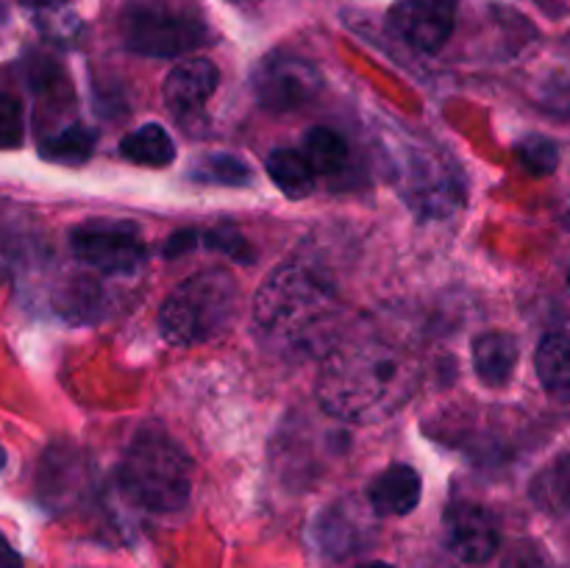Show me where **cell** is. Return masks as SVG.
<instances>
[{"label":"cell","instance_id":"3","mask_svg":"<svg viewBox=\"0 0 570 568\" xmlns=\"http://www.w3.org/2000/svg\"><path fill=\"white\" fill-rule=\"evenodd\" d=\"M117 482L131 505L154 512H176L189 501L193 460L165 429L145 427L126 449Z\"/></svg>","mask_w":570,"mask_h":568},{"label":"cell","instance_id":"1","mask_svg":"<svg viewBox=\"0 0 570 568\" xmlns=\"http://www.w3.org/2000/svg\"><path fill=\"white\" fill-rule=\"evenodd\" d=\"M421 382L417 360L384 337H356L332 345L317 376V401L334 418L373 423L393 415Z\"/></svg>","mask_w":570,"mask_h":568},{"label":"cell","instance_id":"20","mask_svg":"<svg viewBox=\"0 0 570 568\" xmlns=\"http://www.w3.org/2000/svg\"><path fill=\"white\" fill-rule=\"evenodd\" d=\"M304 156L315 176H337L348 165V143L332 128H309L304 137Z\"/></svg>","mask_w":570,"mask_h":568},{"label":"cell","instance_id":"31","mask_svg":"<svg viewBox=\"0 0 570 568\" xmlns=\"http://www.w3.org/2000/svg\"><path fill=\"white\" fill-rule=\"evenodd\" d=\"M568 284H570V276H568Z\"/></svg>","mask_w":570,"mask_h":568},{"label":"cell","instance_id":"9","mask_svg":"<svg viewBox=\"0 0 570 568\" xmlns=\"http://www.w3.org/2000/svg\"><path fill=\"white\" fill-rule=\"evenodd\" d=\"M445 546L454 557L471 566H482L499 551V521L488 507L476 501H456L445 510Z\"/></svg>","mask_w":570,"mask_h":568},{"label":"cell","instance_id":"6","mask_svg":"<svg viewBox=\"0 0 570 568\" xmlns=\"http://www.w3.org/2000/svg\"><path fill=\"white\" fill-rule=\"evenodd\" d=\"M122 39L139 56L176 59L209 42L198 11L170 0H131L122 11Z\"/></svg>","mask_w":570,"mask_h":568},{"label":"cell","instance_id":"16","mask_svg":"<svg viewBox=\"0 0 570 568\" xmlns=\"http://www.w3.org/2000/svg\"><path fill=\"white\" fill-rule=\"evenodd\" d=\"M122 159L142 167H167L176 159V145L159 123H145L120 139Z\"/></svg>","mask_w":570,"mask_h":568},{"label":"cell","instance_id":"30","mask_svg":"<svg viewBox=\"0 0 570 568\" xmlns=\"http://www.w3.org/2000/svg\"><path fill=\"white\" fill-rule=\"evenodd\" d=\"M566 226L570 228V206H568V212H566Z\"/></svg>","mask_w":570,"mask_h":568},{"label":"cell","instance_id":"8","mask_svg":"<svg viewBox=\"0 0 570 568\" xmlns=\"http://www.w3.org/2000/svg\"><path fill=\"white\" fill-rule=\"evenodd\" d=\"M323 89V76L312 61L293 53H273L254 72V92L265 109L289 111L309 104Z\"/></svg>","mask_w":570,"mask_h":568},{"label":"cell","instance_id":"24","mask_svg":"<svg viewBox=\"0 0 570 568\" xmlns=\"http://www.w3.org/2000/svg\"><path fill=\"white\" fill-rule=\"evenodd\" d=\"M200 245L212 251H220V254L232 256L237 262H254V248L248 245V239L237 232L234 226L223 223V226L209 228V232H200Z\"/></svg>","mask_w":570,"mask_h":568},{"label":"cell","instance_id":"18","mask_svg":"<svg viewBox=\"0 0 570 568\" xmlns=\"http://www.w3.org/2000/svg\"><path fill=\"white\" fill-rule=\"evenodd\" d=\"M534 505L551 516H570V451L554 457L529 488Z\"/></svg>","mask_w":570,"mask_h":568},{"label":"cell","instance_id":"26","mask_svg":"<svg viewBox=\"0 0 570 568\" xmlns=\"http://www.w3.org/2000/svg\"><path fill=\"white\" fill-rule=\"evenodd\" d=\"M0 568H26L22 566V557L14 546L6 540V535L0 532Z\"/></svg>","mask_w":570,"mask_h":568},{"label":"cell","instance_id":"11","mask_svg":"<svg viewBox=\"0 0 570 568\" xmlns=\"http://www.w3.org/2000/svg\"><path fill=\"white\" fill-rule=\"evenodd\" d=\"M220 84V72L209 59H189L181 61L170 70L165 81V104L173 117L187 120L195 117L206 106V100L215 95Z\"/></svg>","mask_w":570,"mask_h":568},{"label":"cell","instance_id":"12","mask_svg":"<svg viewBox=\"0 0 570 568\" xmlns=\"http://www.w3.org/2000/svg\"><path fill=\"white\" fill-rule=\"evenodd\" d=\"M367 538V523L356 501H340L317 516L312 523V543L326 557H345L360 549Z\"/></svg>","mask_w":570,"mask_h":568},{"label":"cell","instance_id":"22","mask_svg":"<svg viewBox=\"0 0 570 568\" xmlns=\"http://www.w3.org/2000/svg\"><path fill=\"white\" fill-rule=\"evenodd\" d=\"M515 154L523 170L532 173V176H549L560 165V148H557V143L549 137H540V134L521 139L515 145Z\"/></svg>","mask_w":570,"mask_h":568},{"label":"cell","instance_id":"5","mask_svg":"<svg viewBox=\"0 0 570 568\" xmlns=\"http://www.w3.org/2000/svg\"><path fill=\"white\" fill-rule=\"evenodd\" d=\"M390 176L401 198L423 217H445L462 206L465 182L445 150L415 139H393Z\"/></svg>","mask_w":570,"mask_h":568},{"label":"cell","instance_id":"28","mask_svg":"<svg viewBox=\"0 0 570 568\" xmlns=\"http://www.w3.org/2000/svg\"><path fill=\"white\" fill-rule=\"evenodd\" d=\"M360 568H393V566H387V562H362Z\"/></svg>","mask_w":570,"mask_h":568},{"label":"cell","instance_id":"27","mask_svg":"<svg viewBox=\"0 0 570 568\" xmlns=\"http://www.w3.org/2000/svg\"><path fill=\"white\" fill-rule=\"evenodd\" d=\"M20 3L28 6V9H59L67 0H20Z\"/></svg>","mask_w":570,"mask_h":568},{"label":"cell","instance_id":"15","mask_svg":"<svg viewBox=\"0 0 570 568\" xmlns=\"http://www.w3.org/2000/svg\"><path fill=\"white\" fill-rule=\"evenodd\" d=\"M538 376L543 382L546 393L557 401H570V337L568 334H549L538 345Z\"/></svg>","mask_w":570,"mask_h":568},{"label":"cell","instance_id":"14","mask_svg":"<svg viewBox=\"0 0 570 568\" xmlns=\"http://www.w3.org/2000/svg\"><path fill=\"white\" fill-rule=\"evenodd\" d=\"M518 365V340L507 332H484L473 343V368L488 388H504Z\"/></svg>","mask_w":570,"mask_h":568},{"label":"cell","instance_id":"17","mask_svg":"<svg viewBox=\"0 0 570 568\" xmlns=\"http://www.w3.org/2000/svg\"><path fill=\"white\" fill-rule=\"evenodd\" d=\"M267 176L273 178L278 189L289 198H306L315 189V170L306 161L304 150L293 148H276L267 154L265 159Z\"/></svg>","mask_w":570,"mask_h":568},{"label":"cell","instance_id":"23","mask_svg":"<svg viewBox=\"0 0 570 568\" xmlns=\"http://www.w3.org/2000/svg\"><path fill=\"white\" fill-rule=\"evenodd\" d=\"M26 139V111L17 95L0 89V150L20 148Z\"/></svg>","mask_w":570,"mask_h":568},{"label":"cell","instance_id":"7","mask_svg":"<svg viewBox=\"0 0 570 568\" xmlns=\"http://www.w3.org/2000/svg\"><path fill=\"white\" fill-rule=\"evenodd\" d=\"M78 262L109 276H128L145 262L142 234L128 221H87L70 232Z\"/></svg>","mask_w":570,"mask_h":568},{"label":"cell","instance_id":"25","mask_svg":"<svg viewBox=\"0 0 570 568\" xmlns=\"http://www.w3.org/2000/svg\"><path fill=\"white\" fill-rule=\"evenodd\" d=\"M200 245V232L198 228H184V232H176L165 245V256H181L187 254L189 248H198Z\"/></svg>","mask_w":570,"mask_h":568},{"label":"cell","instance_id":"13","mask_svg":"<svg viewBox=\"0 0 570 568\" xmlns=\"http://www.w3.org/2000/svg\"><path fill=\"white\" fill-rule=\"evenodd\" d=\"M423 493L421 477L415 468L395 462L384 468L367 488V501L376 516H410Z\"/></svg>","mask_w":570,"mask_h":568},{"label":"cell","instance_id":"29","mask_svg":"<svg viewBox=\"0 0 570 568\" xmlns=\"http://www.w3.org/2000/svg\"><path fill=\"white\" fill-rule=\"evenodd\" d=\"M6 468V451H3V445H0V471H3Z\"/></svg>","mask_w":570,"mask_h":568},{"label":"cell","instance_id":"21","mask_svg":"<svg viewBox=\"0 0 570 568\" xmlns=\"http://www.w3.org/2000/svg\"><path fill=\"white\" fill-rule=\"evenodd\" d=\"M189 176L200 184H220V187H243L250 182V167L232 154H212L195 161Z\"/></svg>","mask_w":570,"mask_h":568},{"label":"cell","instance_id":"2","mask_svg":"<svg viewBox=\"0 0 570 568\" xmlns=\"http://www.w3.org/2000/svg\"><path fill=\"white\" fill-rule=\"evenodd\" d=\"M340 312L334 284L306 262H284L265 278L254 298V326L267 349L284 356H304L332 345Z\"/></svg>","mask_w":570,"mask_h":568},{"label":"cell","instance_id":"4","mask_svg":"<svg viewBox=\"0 0 570 568\" xmlns=\"http://www.w3.org/2000/svg\"><path fill=\"white\" fill-rule=\"evenodd\" d=\"M237 282L226 271H200L178 284L159 310L161 337L173 345H195L217 337L237 315Z\"/></svg>","mask_w":570,"mask_h":568},{"label":"cell","instance_id":"19","mask_svg":"<svg viewBox=\"0 0 570 568\" xmlns=\"http://www.w3.org/2000/svg\"><path fill=\"white\" fill-rule=\"evenodd\" d=\"M95 134L81 123H67V126L53 128L39 139V154L59 165H81L92 156Z\"/></svg>","mask_w":570,"mask_h":568},{"label":"cell","instance_id":"10","mask_svg":"<svg viewBox=\"0 0 570 568\" xmlns=\"http://www.w3.org/2000/svg\"><path fill=\"white\" fill-rule=\"evenodd\" d=\"M456 22V0H399L390 9V28L410 48L434 53L449 42Z\"/></svg>","mask_w":570,"mask_h":568}]
</instances>
